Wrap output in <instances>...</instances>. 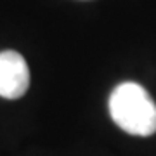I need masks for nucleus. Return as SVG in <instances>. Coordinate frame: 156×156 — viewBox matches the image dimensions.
<instances>
[{"instance_id": "nucleus-1", "label": "nucleus", "mask_w": 156, "mask_h": 156, "mask_svg": "<svg viewBox=\"0 0 156 156\" xmlns=\"http://www.w3.org/2000/svg\"><path fill=\"white\" fill-rule=\"evenodd\" d=\"M109 115L123 132L149 137L156 132V104L142 85L123 82L109 95Z\"/></svg>"}, {"instance_id": "nucleus-2", "label": "nucleus", "mask_w": 156, "mask_h": 156, "mask_svg": "<svg viewBox=\"0 0 156 156\" xmlns=\"http://www.w3.org/2000/svg\"><path fill=\"white\" fill-rule=\"evenodd\" d=\"M30 87V69L26 59L16 50L0 52V97L19 99Z\"/></svg>"}]
</instances>
